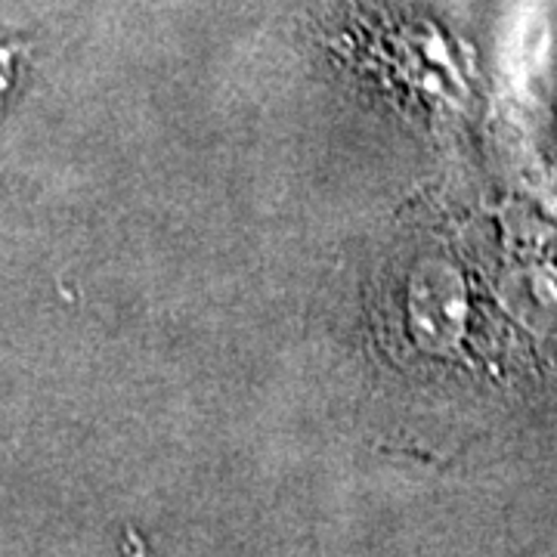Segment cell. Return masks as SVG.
Segmentation results:
<instances>
[{"label":"cell","mask_w":557,"mask_h":557,"mask_svg":"<svg viewBox=\"0 0 557 557\" xmlns=\"http://www.w3.org/2000/svg\"><path fill=\"white\" fill-rule=\"evenodd\" d=\"M16 69H20V50L13 44H0V112H3V102L10 97V90H13Z\"/></svg>","instance_id":"obj_1"}]
</instances>
